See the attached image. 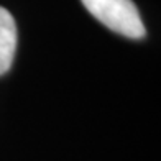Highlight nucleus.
<instances>
[{"instance_id": "obj_2", "label": "nucleus", "mask_w": 161, "mask_h": 161, "mask_svg": "<svg viewBox=\"0 0 161 161\" xmlns=\"http://www.w3.org/2000/svg\"><path fill=\"white\" fill-rule=\"evenodd\" d=\"M17 49V23L13 15L0 7V76L10 69Z\"/></svg>"}, {"instance_id": "obj_1", "label": "nucleus", "mask_w": 161, "mask_h": 161, "mask_svg": "<svg viewBox=\"0 0 161 161\" xmlns=\"http://www.w3.org/2000/svg\"><path fill=\"white\" fill-rule=\"evenodd\" d=\"M86 10L112 31L131 40L145 36V26L131 0H80Z\"/></svg>"}]
</instances>
